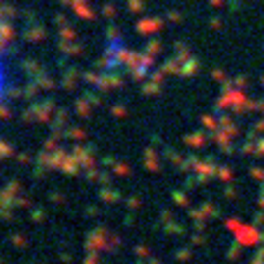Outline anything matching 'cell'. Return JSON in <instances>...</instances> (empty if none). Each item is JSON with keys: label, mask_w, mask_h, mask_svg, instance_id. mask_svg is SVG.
I'll use <instances>...</instances> for the list:
<instances>
[{"label": "cell", "mask_w": 264, "mask_h": 264, "mask_svg": "<svg viewBox=\"0 0 264 264\" xmlns=\"http://www.w3.org/2000/svg\"><path fill=\"white\" fill-rule=\"evenodd\" d=\"M7 88H9V72H7V63H5V56L0 51V102L5 100L7 95Z\"/></svg>", "instance_id": "1"}]
</instances>
